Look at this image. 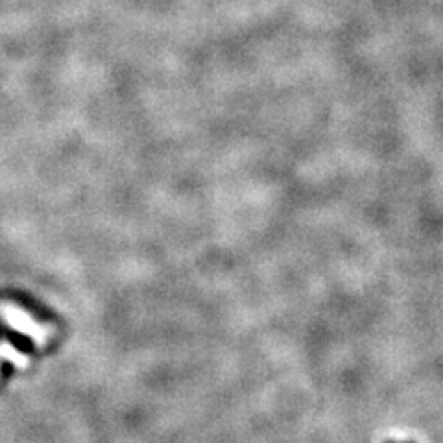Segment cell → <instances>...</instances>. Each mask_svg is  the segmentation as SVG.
<instances>
[{
	"instance_id": "obj_1",
	"label": "cell",
	"mask_w": 443,
	"mask_h": 443,
	"mask_svg": "<svg viewBox=\"0 0 443 443\" xmlns=\"http://www.w3.org/2000/svg\"><path fill=\"white\" fill-rule=\"evenodd\" d=\"M0 316L4 318L6 323L13 329V331L21 332L24 337L32 338V342L38 347H45L49 344L50 337L54 335V327L49 323H39L33 320L32 316L28 314L26 310L21 309L19 305L4 301L0 303Z\"/></svg>"
},
{
	"instance_id": "obj_2",
	"label": "cell",
	"mask_w": 443,
	"mask_h": 443,
	"mask_svg": "<svg viewBox=\"0 0 443 443\" xmlns=\"http://www.w3.org/2000/svg\"><path fill=\"white\" fill-rule=\"evenodd\" d=\"M0 358H2V360H8V362L21 369L30 366V358L22 351H19L17 347L11 346L10 342H0Z\"/></svg>"
},
{
	"instance_id": "obj_3",
	"label": "cell",
	"mask_w": 443,
	"mask_h": 443,
	"mask_svg": "<svg viewBox=\"0 0 443 443\" xmlns=\"http://www.w3.org/2000/svg\"><path fill=\"white\" fill-rule=\"evenodd\" d=\"M0 362H2V358H0Z\"/></svg>"
}]
</instances>
